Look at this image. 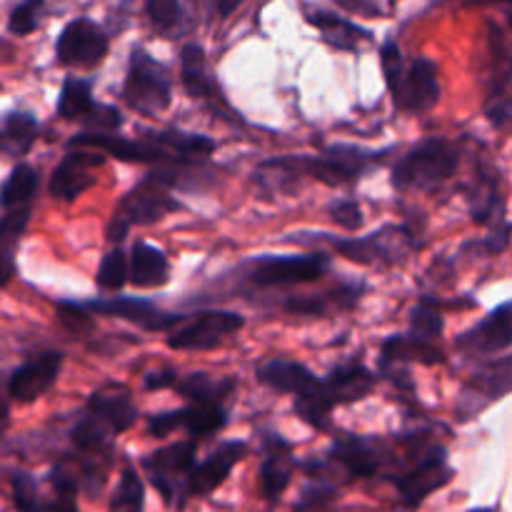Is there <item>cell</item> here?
<instances>
[{"label":"cell","instance_id":"obj_24","mask_svg":"<svg viewBox=\"0 0 512 512\" xmlns=\"http://www.w3.org/2000/svg\"><path fill=\"white\" fill-rule=\"evenodd\" d=\"M330 463L340 465L348 473V478L363 480L373 478L383 468V450L375 440L363 438V435H345L338 438L328 450Z\"/></svg>","mask_w":512,"mask_h":512},{"label":"cell","instance_id":"obj_25","mask_svg":"<svg viewBox=\"0 0 512 512\" xmlns=\"http://www.w3.org/2000/svg\"><path fill=\"white\" fill-rule=\"evenodd\" d=\"M293 448L288 440L280 435H268L265 438V460L260 465V490L268 503H280L283 493L288 490L290 478H293Z\"/></svg>","mask_w":512,"mask_h":512},{"label":"cell","instance_id":"obj_7","mask_svg":"<svg viewBox=\"0 0 512 512\" xmlns=\"http://www.w3.org/2000/svg\"><path fill=\"white\" fill-rule=\"evenodd\" d=\"M455 468L448 460V448L445 445H433L425 453L415 455L413 465L393 475V485L398 490L400 505L405 510H418L433 493L443 490L445 485L453 483Z\"/></svg>","mask_w":512,"mask_h":512},{"label":"cell","instance_id":"obj_32","mask_svg":"<svg viewBox=\"0 0 512 512\" xmlns=\"http://www.w3.org/2000/svg\"><path fill=\"white\" fill-rule=\"evenodd\" d=\"M355 300H358V290L340 288V290H330V293H320V295H298V298H285L283 310L290 315H300V318H323V315L333 313V310L350 308Z\"/></svg>","mask_w":512,"mask_h":512},{"label":"cell","instance_id":"obj_36","mask_svg":"<svg viewBox=\"0 0 512 512\" xmlns=\"http://www.w3.org/2000/svg\"><path fill=\"white\" fill-rule=\"evenodd\" d=\"M150 143L160 145L170 153L175 165L190 163V160H200L215 150V143L205 135L195 133H180V130H165V133H150Z\"/></svg>","mask_w":512,"mask_h":512},{"label":"cell","instance_id":"obj_26","mask_svg":"<svg viewBox=\"0 0 512 512\" xmlns=\"http://www.w3.org/2000/svg\"><path fill=\"white\" fill-rule=\"evenodd\" d=\"M88 413L98 418L113 435L125 433L138 420L133 395L123 385H105L95 390L88 400Z\"/></svg>","mask_w":512,"mask_h":512},{"label":"cell","instance_id":"obj_46","mask_svg":"<svg viewBox=\"0 0 512 512\" xmlns=\"http://www.w3.org/2000/svg\"><path fill=\"white\" fill-rule=\"evenodd\" d=\"M340 8L350 10V13L368 15V18H383V15L390 13L388 5L383 0H335Z\"/></svg>","mask_w":512,"mask_h":512},{"label":"cell","instance_id":"obj_45","mask_svg":"<svg viewBox=\"0 0 512 512\" xmlns=\"http://www.w3.org/2000/svg\"><path fill=\"white\" fill-rule=\"evenodd\" d=\"M330 218L345 230H358L363 225V210L355 200H335L330 205Z\"/></svg>","mask_w":512,"mask_h":512},{"label":"cell","instance_id":"obj_5","mask_svg":"<svg viewBox=\"0 0 512 512\" xmlns=\"http://www.w3.org/2000/svg\"><path fill=\"white\" fill-rule=\"evenodd\" d=\"M330 265V255L323 250L303 255H258L240 265L238 278L253 288H290L320 280L328 275Z\"/></svg>","mask_w":512,"mask_h":512},{"label":"cell","instance_id":"obj_28","mask_svg":"<svg viewBox=\"0 0 512 512\" xmlns=\"http://www.w3.org/2000/svg\"><path fill=\"white\" fill-rule=\"evenodd\" d=\"M128 280L135 288H160L170 280V263L155 245L135 243L128 258Z\"/></svg>","mask_w":512,"mask_h":512},{"label":"cell","instance_id":"obj_50","mask_svg":"<svg viewBox=\"0 0 512 512\" xmlns=\"http://www.w3.org/2000/svg\"><path fill=\"white\" fill-rule=\"evenodd\" d=\"M243 3H245V0H215V3H213L215 15H218L220 20L230 18V15H233L235 10H238Z\"/></svg>","mask_w":512,"mask_h":512},{"label":"cell","instance_id":"obj_42","mask_svg":"<svg viewBox=\"0 0 512 512\" xmlns=\"http://www.w3.org/2000/svg\"><path fill=\"white\" fill-rule=\"evenodd\" d=\"M125 283H128V258L120 248L108 250L100 260L98 285L103 290H120Z\"/></svg>","mask_w":512,"mask_h":512},{"label":"cell","instance_id":"obj_13","mask_svg":"<svg viewBox=\"0 0 512 512\" xmlns=\"http://www.w3.org/2000/svg\"><path fill=\"white\" fill-rule=\"evenodd\" d=\"M512 388V360L508 355L493 360V363L483 365L475 370L468 378L465 388L460 390L458 405H455V415L458 420H470L478 413H483L490 403L505 398Z\"/></svg>","mask_w":512,"mask_h":512},{"label":"cell","instance_id":"obj_21","mask_svg":"<svg viewBox=\"0 0 512 512\" xmlns=\"http://www.w3.org/2000/svg\"><path fill=\"white\" fill-rule=\"evenodd\" d=\"M303 5V15L310 25L320 33V38L335 50H345V53H358L360 45L373 43L375 35L363 25L353 23L345 15L335 13V10L320 8V5L300 3Z\"/></svg>","mask_w":512,"mask_h":512},{"label":"cell","instance_id":"obj_16","mask_svg":"<svg viewBox=\"0 0 512 512\" xmlns=\"http://www.w3.org/2000/svg\"><path fill=\"white\" fill-rule=\"evenodd\" d=\"M105 155L90 148H70L50 178V195L58 200H75L95 185V170L103 168Z\"/></svg>","mask_w":512,"mask_h":512},{"label":"cell","instance_id":"obj_29","mask_svg":"<svg viewBox=\"0 0 512 512\" xmlns=\"http://www.w3.org/2000/svg\"><path fill=\"white\" fill-rule=\"evenodd\" d=\"M228 408L225 405H200L193 403L188 408L170 410L173 430H185L190 440H203L208 435L220 433L228 425Z\"/></svg>","mask_w":512,"mask_h":512},{"label":"cell","instance_id":"obj_33","mask_svg":"<svg viewBox=\"0 0 512 512\" xmlns=\"http://www.w3.org/2000/svg\"><path fill=\"white\" fill-rule=\"evenodd\" d=\"M443 350L433 348V345H423L410 340L408 335H390L385 340L383 350H380V368H390L395 363H423V365H438L443 363Z\"/></svg>","mask_w":512,"mask_h":512},{"label":"cell","instance_id":"obj_41","mask_svg":"<svg viewBox=\"0 0 512 512\" xmlns=\"http://www.w3.org/2000/svg\"><path fill=\"white\" fill-rule=\"evenodd\" d=\"M145 15L155 33H173L183 20V3L180 0H145Z\"/></svg>","mask_w":512,"mask_h":512},{"label":"cell","instance_id":"obj_3","mask_svg":"<svg viewBox=\"0 0 512 512\" xmlns=\"http://www.w3.org/2000/svg\"><path fill=\"white\" fill-rule=\"evenodd\" d=\"M10 493L18 512H78V485L65 463H55L40 483L28 470H10Z\"/></svg>","mask_w":512,"mask_h":512},{"label":"cell","instance_id":"obj_18","mask_svg":"<svg viewBox=\"0 0 512 512\" xmlns=\"http://www.w3.org/2000/svg\"><path fill=\"white\" fill-rule=\"evenodd\" d=\"M60 368H63V353L48 350V353L35 355L25 365L15 368L8 375V395L15 403H33L40 395L48 393L58 380Z\"/></svg>","mask_w":512,"mask_h":512},{"label":"cell","instance_id":"obj_35","mask_svg":"<svg viewBox=\"0 0 512 512\" xmlns=\"http://www.w3.org/2000/svg\"><path fill=\"white\" fill-rule=\"evenodd\" d=\"M35 193H38V170L28 163H18L0 185V213L33 208Z\"/></svg>","mask_w":512,"mask_h":512},{"label":"cell","instance_id":"obj_1","mask_svg":"<svg viewBox=\"0 0 512 512\" xmlns=\"http://www.w3.org/2000/svg\"><path fill=\"white\" fill-rule=\"evenodd\" d=\"M375 373L365 365H340L330 370L325 378L315 380L313 388L295 398V413L303 423L325 430L330 425V413L338 405L358 403L375 388Z\"/></svg>","mask_w":512,"mask_h":512},{"label":"cell","instance_id":"obj_17","mask_svg":"<svg viewBox=\"0 0 512 512\" xmlns=\"http://www.w3.org/2000/svg\"><path fill=\"white\" fill-rule=\"evenodd\" d=\"M243 458H248V443H243V440H230V443L218 445L203 463H195L188 478V500L213 495L228 480L235 465L243 463Z\"/></svg>","mask_w":512,"mask_h":512},{"label":"cell","instance_id":"obj_6","mask_svg":"<svg viewBox=\"0 0 512 512\" xmlns=\"http://www.w3.org/2000/svg\"><path fill=\"white\" fill-rule=\"evenodd\" d=\"M195 463H198V443L195 440L165 445V448L143 458V468L153 488L158 490L165 505L178 510L188 505V478Z\"/></svg>","mask_w":512,"mask_h":512},{"label":"cell","instance_id":"obj_20","mask_svg":"<svg viewBox=\"0 0 512 512\" xmlns=\"http://www.w3.org/2000/svg\"><path fill=\"white\" fill-rule=\"evenodd\" d=\"M85 310L93 313L110 315V318L128 320V323L138 325V328L150 330V333H163V330H173L180 323L183 315L165 313L158 305L143 298H105V300H90L85 303Z\"/></svg>","mask_w":512,"mask_h":512},{"label":"cell","instance_id":"obj_30","mask_svg":"<svg viewBox=\"0 0 512 512\" xmlns=\"http://www.w3.org/2000/svg\"><path fill=\"white\" fill-rule=\"evenodd\" d=\"M30 210L33 208L5 210L0 215V288H5L15 275V255L30 223Z\"/></svg>","mask_w":512,"mask_h":512},{"label":"cell","instance_id":"obj_43","mask_svg":"<svg viewBox=\"0 0 512 512\" xmlns=\"http://www.w3.org/2000/svg\"><path fill=\"white\" fill-rule=\"evenodd\" d=\"M338 498V488L330 483H313L305 485L303 493H300L298 503H295V512H315L323 510L325 505H330Z\"/></svg>","mask_w":512,"mask_h":512},{"label":"cell","instance_id":"obj_48","mask_svg":"<svg viewBox=\"0 0 512 512\" xmlns=\"http://www.w3.org/2000/svg\"><path fill=\"white\" fill-rule=\"evenodd\" d=\"M10 425V395H8V378L0 373V435Z\"/></svg>","mask_w":512,"mask_h":512},{"label":"cell","instance_id":"obj_49","mask_svg":"<svg viewBox=\"0 0 512 512\" xmlns=\"http://www.w3.org/2000/svg\"><path fill=\"white\" fill-rule=\"evenodd\" d=\"M508 243H510V223L508 220H500V228L488 238V250H493V253H503V250L508 248Z\"/></svg>","mask_w":512,"mask_h":512},{"label":"cell","instance_id":"obj_23","mask_svg":"<svg viewBox=\"0 0 512 512\" xmlns=\"http://www.w3.org/2000/svg\"><path fill=\"white\" fill-rule=\"evenodd\" d=\"M180 78H183V88L190 98L205 100L210 108L228 110L223 90H220L215 75L210 73L208 58H205V50L200 43H188L180 50Z\"/></svg>","mask_w":512,"mask_h":512},{"label":"cell","instance_id":"obj_22","mask_svg":"<svg viewBox=\"0 0 512 512\" xmlns=\"http://www.w3.org/2000/svg\"><path fill=\"white\" fill-rule=\"evenodd\" d=\"M490 55H493V80H490L488 103H485V113L495 128H505L510 118V58H508V40L500 25L490 23Z\"/></svg>","mask_w":512,"mask_h":512},{"label":"cell","instance_id":"obj_2","mask_svg":"<svg viewBox=\"0 0 512 512\" xmlns=\"http://www.w3.org/2000/svg\"><path fill=\"white\" fill-rule=\"evenodd\" d=\"M460 150L445 138H428L415 145L393 168V185L400 193H428L458 173Z\"/></svg>","mask_w":512,"mask_h":512},{"label":"cell","instance_id":"obj_4","mask_svg":"<svg viewBox=\"0 0 512 512\" xmlns=\"http://www.w3.org/2000/svg\"><path fill=\"white\" fill-rule=\"evenodd\" d=\"M123 100L140 115H158L173 103V80L168 65L150 55L143 45L130 50L123 80Z\"/></svg>","mask_w":512,"mask_h":512},{"label":"cell","instance_id":"obj_38","mask_svg":"<svg viewBox=\"0 0 512 512\" xmlns=\"http://www.w3.org/2000/svg\"><path fill=\"white\" fill-rule=\"evenodd\" d=\"M110 512H145V483L133 463H125L120 473L115 493L110 498Z\"/></svg>","mask_w":512,"mask_h":512},{"label":"cell","instance_id":"obj_9","mask_svg":"<svg viewBox=\"0 0 512 512\" xmlns=\"http://www.w3.org/2000/svg\"><path fill=\"white\" fill-rule=\"evenodd\" d=\"M183 205L170 195L168 188H163L160 183H155L153 178H145L143 183L135 185L128 195L123 198V203L118 205V213L113 215L108 225V240L110 243H120L128 235L130 225H148L158 223L165 215L180 210Z\"/></svg>","mask_w":512,"mask_h":512},{"label":"cell","instance_id":"obj_37","mask_svg":"<svg viewBox=\"0 0 512 512\" xmlns=\"http://www.w3.org/2000/svg\"><path fill=\"white\" fill-rule=\"evenodd\" d=\"M93 100V80L90 78H65L63 88L58 95V115L68 120L88 118L95 108Z\"/></svg>","mask_w":512,"mask_h":512},{"label":"cell","instance_id":"obj_52","mask_svg":"<svg viewBox=\"0 0 512 512\" xmlns=\"http://www.w3.org/2000/svg\"><path fill=\"white\" fill-rule=\"evenodd\" d=\"M468 512H500L498 508H473V510H468Z\"/></svg>","mask_w":512,"mask_h":512},{"label":"cell","instance_id":"obj_11","mask_svg":"<svg viewBox=\"0 0 512 512\" xmlns=\"http://www.w3.org/2000/svg\"><path fill=\"white\" fill-rule=\"evenodd\" d=\"M110 50V35L98 20L80 15L65 23L55 40V58L65 68L90 70L105 60Z\"/></svg>","mask_w":512,"mask_h":512},{"label":"cell","instance_id":"obj_39","mask_svg":"<svg viewBox=\"0 0 512 512\" xmlns=\"http://www.w3.org/2000/svg\"><path fill=\"white\" fill-rule=\"evenodd\" d=\"M443 328V313H440L433 303L423 300V303H418L410 310V330L405 335H408L410 340H415V343L433 345L435 340L443 335Z\"/></svg>","mask_w":512,"mask_h":512},{"label":"cell","instance_id":"obj_12","mask_svg":"<svg viewBox=\"0 0 512 512\" xmlns=\"http://www.w3.org/2000/svg\"><path fill=\"white\" fill-rule=\"evenodd\" d=\"M318 238L328 240L343 258L363 265L400 263L413 245V233L408 228H398V225L370 233L365 238H335V235L325 233H318Z\"/></svg>","mask_w":512,"mask_h":512},{"label":"cell","instance_id":"obj_47","mask_svg":"<svg viewBox=\"0 0 512 512\" xmlns=\"http://www.w3.org/2000/svg\"><path fill=\"white\" fill-rule=\"evenodd\" d=\"M175 383H178V375H175V370H170V368L155 370V373H150L148 378H145V388H148V390L173 388Z\"/></svg>","mask_w":512,"mask_h":512},{"label":"cell","instance_id":"obj_27","mask_svg":"<svg viewBox=\"0 0 512 512\" xmlns=\"http://www.w3.org/2000/svg\"><path fill=\"white\" fill-rule=\"evenodd\" d=\"M258 380L265 385V388L275 390V393L295 395V398H300V395H305L310 388H313L318 375H315L313 370L305 368L303 363L273 358L268 360V363L260 365Z\"/></svg>","mask_w":512,"mask_h":512},{"label":"cell","instance_id":"obj_44","mask_svg":"<svg viewBox=\"0 0 512 512\" xmlns=\"http://www.w3.org/2000/svg\"><path fill=\"white\" fill-rule=\"evenodd\" d=\"M58 318L73 335H83L93 330V318L85 310V305L78 303H58Z\"/></svg>","mask_w":512,"mask_h":512},{"label":"cell","instance_id":"obj_8","mask_svg":"<svg viewBox=\"0 0 512 512\" xmlns=\"http://www.w3.org/2000/svg\"><path fill=\"white\" fill-rule=\"evenodd\" d=\"M383 153L363 150L358 145H330L320 155H290L295 173L300 178H315L328 185L355 183L360 175L368 173L375 165V158Z\"/></svg>","mask_w":512,"mask_h":512},{"label":"cell","instance_id":"obj_14","mask_svg":"<svg viewBox=\"0 0 512 512\" xmlns=\"http://www.w3.org/2000/svg\"><path fill=\"white\" fill-rule=\"evenodd\" d=\"M395 105L408 113H428L440 100V78L438 65L425 55L413 60H405L403 73H400L398 85L390 90Z\"/></svg>","mask_w":512,"mask_h":512},{"label":"cell","instance_id":"obj_10","mask_svg":"<svg viewBox=\"0 0 512 512\" xmlns=\"http://www.w3.org/2000/svg\"><path fill=\"white\" fill-rule=\"evenodd\" d=\"M243 325L245 318L233 310H200L183 315L180 323L168 330V345L173 350H213L240 333Z\"/></svg>","mask_w":512,"mask_h":512},{"label":"cell","instance_id":"obj_53","mask_svg":"<svg viewBox=\"0 0 512 512\" xmlns=\"http://www.w3.org/2000/svg\"><path fill=\"white\" fill-rule=\"evenodd\" d=\"M395 3H400V0H388V8H395Z\"/></svg>","mask_w":512,"mask_h":512},{"label":"cell","instance_id":"obj_19","mask_svg":"<svg viewBox=\"0 0 512 512\" xmlns=\"http://www.w3.org/2000/svg\"><path fill=\"white\" fill-rule=\"evenodd\" d=\"M68 148L98 150V153L125 160V163H173L168 150L160 148V145L143 143V140L120 138V135H113V133H90V130H85V133L70 138Z\"/></svg>","mask_w":512,"mask_h":512},{"label":"cell","instance_id":"obj_51","mask_svg":"<svg viewBox=\"0 0 512 512\" xmlns=\"http://www.w3.org/2000/svg\"><path fill=\"white\" fill-rule=\"evenodd\" d=\"M435 3H443V0H435ZM465 8H485V5H508L510 0H458Z\"/></svg>","mask_w":512,"mask_h":512},{"label":"cell","instance_id":"obj_40","mask_svg":"<svg viewBox=\"0 0 512 512\" xmlns=\"http://www.w3.org/2000/svg\"><path fill=\"white\" fill-rule=\"evenodd\" d=\"M45 13H48L45 0H20L8 15V33H13L15 38H25V35L35 33L43 25Z\"/></svg>","mask_w":512,"mask_h":512},{"label":"cell","instance_id":"obj_15","mask_svg":"<svg viewBox=\"0 0 512 512\" xmlns=\"http://www.w3.org/2000/svg\"><path fill=\"white\" fill-rule=\"evenodd\" d=\"M512 303L505 300L498 308L490 310L478 325L465 330L458 338V350L465 358H488V355L505 353L512 345Z\"/></svg>","mask_w":512,"mask_h":512},{"label":"cell","instance_id":"obj_34","mask_svg":"<svg viewBox=\"0 0 512 512\" xmlns=\"http://www.w3.org/2000/svg\"><path fill=\"white\" fill-rule=\"evenodd\" d=\"M178 393L183 398H190L193 403L200 405H223L225 400L233 395L235 390V378H218V375L210 373H190L188 378H183L180 383H175Z\"/></svg>","mask_w":512,"mask_h":512},{"label":"cell","instance_id":"obj_31","mask_svg":"<svg viewBox=\"0 0 512 512\" xmlns=\"http://www.w3.org/2000/svg\"><path fill=\"white\" fill-rule=\"evenodd\" d=\"M38 138V118L25 110H13L0 123V155L25 158Z\"/></svg>","mask_w":512,"mask_h":512}]
</instances>
